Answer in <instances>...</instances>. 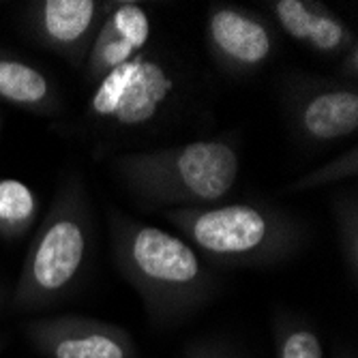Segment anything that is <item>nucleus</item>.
I'll return each instance as SVG.
<instances>
[{"instance_id": "f257e3e1", "label": "nucleus", "mask_w": 358, "mask_h": 358, "mask_svg": "<svg viewBox=\"0 0 358 358\" xmlns=\"http://www.w3.org/2000/svg\"><path fill=\"white\" fill-rule=\"evenodd\" d=\"M110 241L118 273L155 329L176 327L213 301L217 277L185 238L112 210Z\"/></svg>"}, {"instance_id": "f8f14e48", "label": "nucleus", "mask_w": 358, "mask_h": 358, "mask_svg": "<svg viewBox=\"0 0 358 358\" xmlns=\"http://www.w3.org/2000/svg\"><path fill=\"white\" fill-rule=\"evenodd\" d=\"M0 101L37 116L62 112V96L56 84L35 64L7 50H0Z\"/></svg>"}, {"instance_id": "9b49d317", "label": "nucleus", "mask_w": 358, "mask_h": 358, "mask_svg": "<svg viewBox=\"0 0 358 358\" xmlns=\"http://www.w3.org/2000/svg\"><path fill=\"white\" fill-rule=\"evenodd\" d=\"M266 7L277 28L324 58H341L356 43L350 24L315 0H271Z\"/></svg>"}, {"instance_id": "1a4fd4ad", "label": "nucleus", "mask_w": 358, "mask_h": 358, "mask_svg": "<svg viewBox=\"0 0 358 358\" xmlns=\"http://www.w3.org/2000/svg\"><path fill=\"white\" fill-rule=\"evenodd\" d=\"M26 337L45 358H138L129 331L86 315L30 320Z\"/></svg>"}, {"instance_id": "4be33fe9", "label": "nucleus", "mask_w": 358, "mask_h": 358, "mask_svg": "<svg viewBox=\"0 0 358 358\" xmlns=\"http://www.w3.org/2000/svg\"><path fill=\"white\" fill-rule=\"evenodd\" d=\"M0 350H3V339H0Z\"/></svg>"}, {"instance_id": "39448f33", "label": "nucleus", "mask_w": 358, "mask_h": 358, "mask_svg": "<svg viewBox=\"0 0 358 358\" xmlns=\"http://www.w3.org/2000/svg\"><path fill=\"white\" fill-rule=\"evenodd\" d=\"M176 88L174 71L155 52L144 50L94 84L86 114L110 129H140L164 114Z\"/></svg>"}, {"instance_id": "ddd939ff", "label": "nucleus", "mask_w": 358, "mask_h": 358, "mask_svg": "<svg viewBox=\"0 0 358 358\" xmlns=\"http://www.w3.org/2000/svg\"><path fill=\"white\" fill-rule=\"evenodd\" d=\"M39 217V198L17 178H0V238H24Z\"/></svg>"}, {"instance_id": "423d86ee", "label": "nucleus", "mask_w": 358, "mask_h": 358, "mask_svg": "<svg viewBox=\"0 0 358 358\" xmlns=\"http://www.w3.org/2000/svg\"><path fill=\"white\" fill-rule=\"evenodd\" d=\"M283 110L305 146H331L358 131V88L345 82L296 76L283 86Z\"/></svg>"}, {"instance_id": "0eeeda50", "label": "nucleus", "mask_w": 358, "mask_h": 358, "mask_svg": "<svg viewBox=\"0 0 358 358\" xmlns=\"http://www.w3.org/2000/svg\"><path fill=\"white\" fill-rule=\"evenodd\" d=\"M204 39L217 67L238 78L264 69L279 50L275 24L238 5H213L204 22Z\"/></svg>"}, {"instance_id": "6ab92c4d", "label": "nucleus", "mask_w": 358, "mask_h": 358, "mask_svg": "<svg viewBox=\"0 0 358 358\" xmlns=\"http://www.w3.org/2000/svg\"><path fill=\"white\" fill-rule=\"evenodd\" d=\"M5 299H7V289H5V285H3V283H0V307H3Z\"/></svg>"}, {"instance_id": "20e7f679", "label": "nucleus", "mask_w": 358, "mask_h": 358, "mask_svg": "<svg viewBox=\"0 0 358 358\" xmlns=\"http://www.w3.org/2000/svg\"><path fill=\"white\" fill-rule=\"evenodd\" d=\"M90 241L88 191L84 180L71 174L58 185L54 202L32 236L11 307L15 311H39L71 296L88 268Z\"/></svg>"}, {"instance_id": "f3484780", "label": "nucleus", "mask_w": 358, "mask_h": 358, "mask_svg": "<svg viewBox=\"0 0 358 358\" xmlns=\"http://www.w3.org/2000/svg\"><path fill=\"white\" fill-rule=\"evenodd\" d=\"M182 358H241L232 348H227L221 341H193L185 348Z\"/></svg>"}, {"instance_id": "f03ea898", "label": "nucleus", "mask_w": 358, "mask_h": 358, "mask_svg": "<svg viewBox=\"0 0 358 358\" xmlns=\"http://www.w3.org/2000/svg\"><path fill=\"white\" fill-rule=\"evenodd\" d=\"M195 251L221 268H271L305 245V225L285 208L266 202H232L164 210Z\"/></svg>"}, {"instance_id": "6e6552de", "label": "nucleus", "mask_w": 358, "mask_h": 358, "mask_svg": "<svg viewBox=\"0 0 358 358\" xmlns=\"http://www.w3.org/2000/svg\"><path fill=\"white\" fill-rule=\"evenodd\" d=\"M112 7L114 0H35L24 9V26L37 45L82 69Z\"/></svg>"}, {"instance_id": "4468645a", "label": "nucleus", "mask_w": 358, "mask_h": 358, "mask_svg": "<svg viewBox=\"0 0 358 358\" xmlns=\"http://www.w3.org/2000/svg\"><path fill=\"white\" fill-rule=\"evenodd\" d=\"M275 358H324V345L317 331L305 317L277 311L273 315Z\"/></svg>"}, {"instance_id": "412c9836", "label": "nucleus", "mask_w": 358, "mask_h": 358, "mask_svg": "<svg viewBox=\"0 0 358 358\" xmlns=\"http://www.w3.org/2000/svg\"><path fill=\"white\" fill-rule=\"evenodd\" d=\"M339 358H352V356H345V354H341V356H339Z\"/></svg>"}, {"instance_id": "7ed1b4c3", "label": "nucleus", "mask_w": 358, "mask_h": 358, "mask_svg": "<svg viewBox=\"0 0 358 358\" xmlns=\"http://www.w3.org/2000/svg\"><path fill=\"white\" fill-rule=\"evenodd\" d=\"M120 182L138 200L159 208L219 204L241 174V150L225 138L193 140L159 150L116 157Z\"/></svg>"}, {"instance_id": "2eb2a0df", "label": "nucleus", "mask_w": 358, "mask_h": 358, "mask_svg": "<svg viewBox=\"0 0 358 358\" xmlns=\"http://www.w3.org/2000/svg\"><path fill=\"white\" fill-rule=\"evenodd\" d=\"M337 223V243L350 283H358V195L356 191H341L333 200Z\"/></svg>"}, {"instance_id": "dca6fc26", "label": "nucleus", "mask_w": 358, "mask_h": 358, "mask_svg": "<svg viewBox=\"0 0 358 358\" xmlns=\"http://www.w3.org/2000/svg\"><path fill=\"white\" fill-rule=\"evenodd\" d=\"M356 176H358V148H356V144H352L339 157L331 159L329 164H322L320 168L299 176L294 182H289L285 187V191L303 193V191L320 189V187L341 182V180H354Z\"/></svg>"}, {"instance_id": "a211bd4d", "label": "nucleus", "mask_w": 358, "mask_h": 358, "mask_svg": "<svg viewBox=\"0 0 358 358\" xmlns=\"http://www.w3.org/2000/svg\"><path fill=\"white\" fill-rule=\"evenodd\" d=\"M339 76L345 84H354L358 80V43H354L343 56H341V64H339Z\"/></svg>"}, {"instance_id": "9d476101", "label": "nucleus", "mask_w": 358, "mask_h": 358, "mask_svg": "<svg viewBox=\"0 0 358 358\" xmlns=\"http://www.w3.org/2000/svg\"><path fill=\"white\" fill-rule=\"evenodd\" d=\"M152 37V22L148 11L140 3H114L112 11L103 20L94 35V41L84 60V78L88 84H96L127 60L148 50Z\"/></svg>"}, {"instance_id": "aec40b11", "label": "nucleus", "mask_w": 358, "mask_h": 358, "mask_svg": "<svg viewBox=\"0 0 358 358\" xmlns=\"http://www.w3.org/2000/svg\"><path fill=\"white\" fill-rule=\"evenodd\" d=\"M3 127H5V116L0 112V138H3Z\"/></svg>"}]
</instances>
